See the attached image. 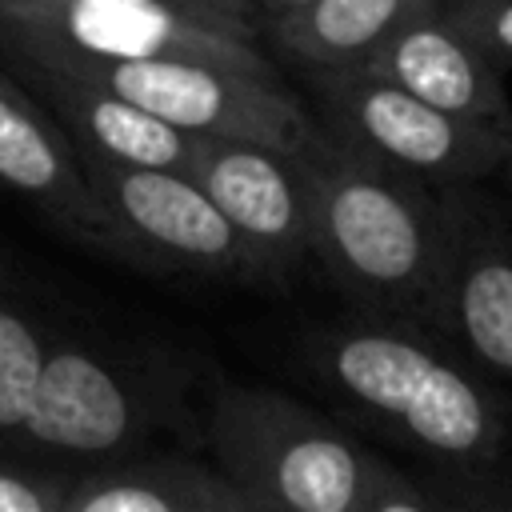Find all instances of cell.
Instances as JSON below:
<instances>
[{
    "label": "cell",
    "instance_id": "cell-1",
    "mask_svg": "<svg viewBox=\"0 0 512 512\" xmlns=\"http://www.w3.org/2000/svg\"><path fill=\"white\" fill-rule=\"evenodd\" d=\"M308 364L364 420L440 468L484 472L504 460V392L412 320L328 328L312 340Z\"/></svg>",
    "mask_w": 512,
    "mask_h": 512
},
{
    "label": "cell",
    "instance_id": "cell-2",
    "mask_svg": "<svg viewBox=\"0 0 512 512\" xmlns=\"http://www.w3.org/2000/svg\"><path fill=\"white\" fill-rule=\"evenodd\" d=\"M212 464L260 512H432L416 476L360 448L288 392L216 384L200 416Z\"/></svg>",
    "mask_w": 512,
    "mask_h": 512
},
{
    "label": "cell",
    "instance_id": "cell-3",
    "mask_svg": "<svg viewBox=\"0 0 512 512\" xmlns=\"http://www.w3.org/2000/svg\"><path fill=\"white\" fill-rule=\"evenodd\" d=\"M300 164L312 196V256L364 308L424 324L440 248V200L428 180L332 132H312Z\"/></svg>",
    "mask_w": 512,
    "mask_h": 512
},
{
    "label": "cell",
    "instance_id": "cell-4",
    "mask_svg": "<svg viewBox=\"0 0 512 512\" xmlns=\"http://www.w3.org/2000/svg\"><path fill=\"white\" fill-rule=\"evenodd\" d=\"M196 432L188 372L160 352H132L104 340L52 336L16 452L84 468L152 448L160 436Z\"/></svg>",
    "mask_w": 512,
    "mask_h": 512
},
{
    "label": "cell",
    "instance_id": "cell-5",
    "mask_svg": "<svg viewBox=\"0 0 512 512\" xmlns=\"http://www.w3.org/2000/svg\"><path fill=\"white\" fill-rule=\"evenodd\" d=\"M24 68H52L100 84L136 108L160 116L164 124L192 136H240L300 152L312 136V120L276 76L248 68L200 60V56H120V60H84V56H48L16 60Z\"/></svg>",
    "mask_w": 512,
    "mask_h": 512
},
{
    "label": "cell",
    "instance_id": "cell-6",
    "mask_svg": "<svg viewBox=\"0 0 512 512\" xmlns=\"http://www.w3.org/2000/svg\"><path fill=\"white\" fill-rule=\"evenodd\" d=\"M440 248L424 324L496 392L512 384V232L480 180L440 184Z\"/></svg>",
    "mask_w": 512,
    "mask_h": 512
},
{
    "label": "cell",
    "instance_id": "cell-7",
    "mask_svg": "<svg viewBox=\"0 0 512 512\" xmlns=\"http://www.w3.org/2000/svg\"><path fill=\"white\" fill-rule=\"evenodd\" d=\"M0 48L12 60L200 56L276 76L252 36L164 0H0Z\"/></svg>",
    "mask_w": 512,
    "mask_h": 512
},
{
    "label": "cell",
    "instance_id": "cell-8",
    "mask_svg": "<svg viewBox=\"0 0 512 512\" xmlns=\"http://www.w3.org/2000/svg\"><path fill=\"white\" fill-rule=\"evenodd\" d=\"M332 136L432 184L492 176L512 148V124L456 116L372 72L320 76Z\"/></svg>",
    "mask_w": 512,
    "mask_h": 512
},
{
    "label": "cell",
    "instance_id": "cell-9",
    "mask_svg": "<svg viewBox=\"0 0 512 512\" xmlns=\"http://www.w3.org/2000/svg\"><path fill=\"white\" fill-rule=\"evenodd\" d=\"M80 168L112 220L120 260L160 272L252 276L236 232L188 172L116 164L96 152H80Z\"/></svg>",
    "mask_w": 512,
    "mask_h": 512
},
{
    "label": "cell",
    "instance_id": "cell-10",
    "mask_svg": "<svg viewBox=\"0 0 512 512\" xmlns=\"http://www.w3.org/2000/svg\"><path fill=\"white\" fill-rule=\"evenodd\" d=\"M192 180L236 232L252 276H284L312 256V196L300 152L240 136H192Z\"/></svg>",
    "mask_w": 512,
    "mask_h": 512
},
{
    "label": "cell",
    "instance_id": "cell-11",
    "mask_svg": "<svg viewBox=\"0 0 512 512\" xmlns=\"http://www.w3.org/2000/svg\"><path fill=\"white\" fill-rule=\"evenodd\" d=\"M0 184L40 208L72 240L116 256L104 204L88 188L72 136L0 68Z\"/></svg>",
    "mask_w": 512,
    "mask_h": 512
},
{
    "label": "cell",
    "instance_id": "cell-12",
    "mask_svg": "<svg viewBox=\"0 0 512 512\" xmlns=\"http://www.w3.org/2000/svg\"><path fill=\"white\" fill-rule=\"evenodd\" d=\"M60 512H260L212 460L168 452H132L72 468Z\"/></svg>",
    "mask_w": 512,
    "mask_h": 512
},
{
    "label": "cell",
    "instance_id": "cell-13",
    "mask_svg": "<svg viewBox=\"0 0 512 512\" xmlns=\"http://www.w3.org/2000/svg\"><path fill=\"white\" fill-rule=\"evenodd\" d=\"M32 88L48 100V108L68 124L64 132L80 152L108 156L116 164L136 168H172L192 176V132L164 124L160 116L136 108L132 100L88 84L68 72L52 68H24Z\"/></svg>",
    "mask_w": 512,
    "mask_h": 512
},
{
    "label": "cell",
    "instance_id": "cell-14",
    "mask_svg": "<svg viewBox=\"0 0 512 512\" xmlns=\"http://www.w3.org/2000/svg\"><path fill=\"white\" fill-rule=\"evenodd\" d=\"M364 72L384 76L444 112L512 124L504 76L492 72L476 52H468L432 12L412 16Z\"/></svg>",
    "mask_w": 512,
    "mask_h": 512
},
{
    "label": "cell",
    "instance_id": "cell-15",
    "mask_svg": "<svg viewBox=\"0 0 512 512\" xmlns=\"http://www.w3.org/2000/svg\"><path fill=\"white\" fill-rule=\"evenodd\" d=\"M432 0H308L304 8L272 20L276 40L316 76L364 72L376 52Z\"/></svg>",
    "mask_w": 512,
    "mask_h": 512
},
{
    "label": "cell",
    "instance_id": "cell-16",
    "mask_svg": "<svg viewBox=\"0 0 512 512\" xmlns=\"http://www.w3.org/2000/svg\"><path fill=\"white\" fill-rule=\"evenodd\" d=\"M48 328L40 324L24 288H16L0 268V444L16 448L44 352Z\"/></svg>",
    "mask_w": 512,
    "mask_h": 512
},
{
    "label": "cell",
    "instance_id": "cell-17",
    "mask_svg": "<svg viewBox=\"0 0 512 512\" xmlns=\"http://www.w3.org/2000/svg\"><path fill=\"white\" fill-rule=\"evenodd\" d=\"M492 72L512 68V0H432L428 8Z\"/></svg>",
    "mask_w": 512,
    "mask_h": 512
},
{
    "label": "cell",
    "instance_id": "cell-18",
    "mask_svg": "<svg viewBox=\"0 0 512 512\" xmlns=\"http://www.w3.org/2000/svg\"><path fill=\"white\" fill-rule=\"evenodd\" d=\"M72 468L0 448V512H60Z\"/></svg>",
    "mask_w": 512,
    "mask_h": 512
},
{
    "label": "cell",
    "instance_id": "cell-19",
    "mask_svg": "<svg viewBox=\"0 0 512 512\" xmlns=\"http://www.w3.org/2000/svg\"><path fill=\"white\" fill-rule=\"evenodd\" d=\"M172 8H184L192 16H208L240 36H252L256 40V4L252 0H164Z\"/></svg>",
    "mask_w": 512,
    "mask_h": 512
},
{
    "label": "cell",
    "instance_id": "cell-20",
    "mask_svg": "<svg viewBox=\"0 0 512 512\" xmlns=\"http://www.w3.org/2000/svg\"><path fill=\"white\" fill-rule=\"evenodd\" d=\"M264 16H272V20H280V16H288V12H296V8H304L308 0H252Z\"/></svg>",
    "mask_w": 512,
    "mask_h": 512
}]
</instances>
